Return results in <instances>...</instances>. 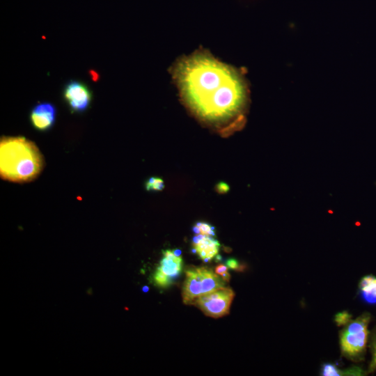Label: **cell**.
<instances>
[{"label":"cell","instance_id":"6da1fadb","mask_svg":"<svg viewBox=\"0 0 376 376\" xmlns=\"http://www.w3.org/2000/svg\"><path fill=\"white\" fill-rule=\"evenodd\" d=\"M171 75L182 102L205 124L226 133L242 121L247 86L232 66L198 50L177 60Z\"/></svg>","mask_w":376,"mask_h":376},{"label":"cell","instance_id":"7a4b0ae2","mask_svg":"<svg viewBox=\"0 0 376 376\" xmlns=\"http://www.w3.org/2000/svg\"><path fill=\"white\" fill-rule=\"evenodd\" d=\"M42 166V156L33 142L22 136L1 139L0 174L3 179L29 182L40 174Z\"/></svg>","mask_w":376,"mask_h":376},{"label":"cell","instance_id":"3957f363","mask_svg":"<svg viewBox=\"0 0 376 376\" xmlns=\"http://www.w3.org/2000/svg\"><path fill=\"white\" fill-rule=\"evenodd\" d=\"M182 285L183 302L191 305L199 297L226 286L225 281L207 267L188 266Z\"/></svg>","mask_w":376,"mask_h":376},{"label":"cell","instance_id":"277c9868","mask_svg":"<svg viewBox=\"0 0 376 376\" xmlns=\"http://www.w3.org/2000/svg\"><path fill=\"white\" fill-rule=\"evenodd\" d=\"M370 317L365 313L350 322L340 334V347L343 353L350 358L363 356L368 340V326Z\"/></svg>","mask_w":376,"mask_h":376},{"label":"cell","instance_id":"5b68a950","mask_svg":"<svg viewBox=\"0 0 376 376\" xmlns=\"http://www.w3.org/2000/svg\"><path fill=\"white\" fill-rule=\"evenodd\" d=\"M233 290L226 286L202 295L192 305L196 306L207 316L218 318L228 315L234 298Z\"/></svg>","mask_w":376,"mask_h":376},{"label":"cell","instance_id":"8992f818","mask_svg":"<svg viewBox=\"0 0 376 376\" xmlns=\"http://www.w3.org/2000/svg\"><path fill=\"white\" fill-rule=\"evenodd\" d=\"M63 96L71 111L82 112L87 109L91 104L92 92L84 82L71 80L65 85Z\"/></svg>","mask_w":376,"mask_h":376},{"label":"cell","instance_id":"52a82bcc","mask_svg":"<svg viewBox=\"0 0 376 376\" xmlns=\"http://www.w3.org/2000/svg\"><path fill=\"white\" fill-rule=\"evenodd\" d=\"M56 109L49 102H40L34 106L30 113V121L37 130L44 132L49 130L54 124Z\"/></svg>","mask_w":376,"mask_h":376},{"label":"cell","instance_id":"ba28073f","mask_svg":"<svg viewBox=\"0 0 376 376\" xmlns=\"http://www.w3.org/2000/svg\"><path fill=\"white\" fill-rule=\"evenodd\" d=\"M192 246L202 260L205 258L212 260L218 254L221 244L210 236L199 234L193 237Z\"/></svg>","mask_w":376,"mask_h":376},{"label":"cell","instance_id":"9c48e42d","mask_svg":"<svg viewBox=\"0 0 376 376\" xmlns=\"http://www.w3.org/2000/svg\"><path fill=\"white\" fill-rule=\"evenodd\" d=\"M163 258L157 269L162 272L170 279H176L182 270V259L176 256L173 250L166 249L162 251Z\"/></svg>","mask_w":376,"mask_h":376},{"label":"cell","instance_id":"30bf717a","mask_svg":"<svg viewBox=\"0 0 376 376\" xmlns=\"http://www.w3.org/2000/svg\"><path fill=\"white\" fill-rule=\"evenodd\" d=\"M359 290L362 299L370 304H376V277L368 275L363 277L359 283Z\"/></svg>","mask_w":376,"mask_h":376},{"label":"cell","instance_id":"8fae6325","mask_svg":"<svg viewBox=\"0 0 376 376\" xmlns=\"http://www.w3.org/2000/svg\"><path fill=\"white\" fill-rule=\"evenodd\" d=\"M215 228L210 224L204 221H198L192 227L194 233L202 234L207 236L215 235Z\"/></svg>","mask_w":376,"mask_h":376},{"label":"cell","instance_id":"7c38bea8","mask_svg":"<svg viewBox=\"0 0 376 376\" xmlns=\"http://www.w3.org/2000/svg\"><path fill=\"white\" fill-rule=\"evenodd\" d=\"M145 187L148 191H161L164 188V182L161 178L151 177L146 181Z\"/></svg>","mask_w":376,"mask_h":376},{"label":"cell","instance_id":"4fadbf2b","mask_svg":"<svg viewBox=\"0 0 376 376\" xmlns=\"http://www.w3.org/2000/svg\"><path fill=\"white\" fill-rule=\"evenodd\" d=\"M153 280L155 284L162 288L168 287L171 283L172 281L171 279L158 269L156 270L153 275Z\"/></svg>","mask_w":376,"mask_h":376},{"label":"cell","instance_id":"5bb4252c","mask_svg":"<svg viewBox=\"0 0 376 376\" xmlns=\"http://www.w3.org/2000/svg\"><path fill=\"white\" fill-rule=\"evenodd\" d=\"M322 375L324 376H338L345 375L336 366L331 363H325L322 368Z\"/></svg>","mask_w":376,"mask_h":376},{"label":"cell","instance_id":"9a60e30c","mask_svg":"<svg viewBox=\"0 0 376 376\" xmlns=\"http://www.w3.org/2000/svg\"><path fill=\"white\" fill-rule=\"evenodd\" d=\"M351 315L347 312L338 313L335 317V321L338 325L348 324L350 322Z\"/></svg>","mask_w":376,"mask_h":376},{"label":"cell","instance_id":"2e32d148","mask_svg":"<svg viewBox=\"0 0 376 376\" xmlns=\"http://www.w3.org/2000/svg\"><path fill=\"white\" fill-rule=\"evenodd\" d=\"M229 189L228 185L224 182H219L215 187V189L219 194H226L228 191Z\"/></svg>","mask_w":376,"mask_h":376},{"label":"cell","instance_id":"e0dca14e","mask_svg":"<svg viewBox=\"0 0 376 376\" xmlns=\"http://www.w3.org/2000/svg\"><path fill=\"white\" fill-rule=\"evenodd\" d=\"M225 263L228 268L234 269L235 271L240 265L238 261L235 258H229L226 260Z\"/></svg>","mask_w":376,"mask_h":376},{"label":"cell","instance_id":"ac0fdd59","mask_svg":"<svg viewBox=\"0 0 376 376\" xmlns=\"http://www.w3.org/2000/svg\"><path fill=\"white\" fill-rule=\"evenodd\" d=\"M228 269V267L226 265L219 264L215 267L214 272L216 274L221 275L224 272H227Z\"/></svg>","mask_w":376,"mask_h":376},{"label":"cell","instance_id":"d6986e66","mask_svg":"<svg viewBox=\"0 0 376 376\" xmlns=\"http://www.w3.org/2000/svg\"><path fill=\"white\" fill-rule=\"evenodd\" d=\"M370 370H373L376 368V342L374 345L373 357L370 365Z\"/></svg>","mask_w":376,"mask_h":376},{"label":"cell","instance_id":"ffe728a7","mask_svg":"<svg viewBox=\"0 0 376 376\" xmlns=\"http://www.w3.org/2000/svg\"><path fill=\"white\" fill-rule=\"evenodd\" d=\"M221 277L225 282H228L230 279V275L228 272H225L221 274Z\"/></svg>","mask_w":376,"mask_h":376},{"label":"cell","instance_id":"44dd1931","mask_svg":"<svg viewBox=\"0 0 376 376\" xmlns=\"http://www.w3.org/2000/svg\"><path fill=\"white\" fill-rule=\"evenodd\" d=\"M246 266L244 264H240L238 268L237 269V272H243L246 269Z\"/></svg>","mask_w":376,"mask_h":376},{"label":"cell","instance_id":"7402d4cb","mask_svg":"<svg viewBox=\"0 0 376 376\" xmlns=\"http://www.w3.org/2000/svg\"><path fill=\"white\" fill-rule=\"evenodd\" d=\"M173 251L176 256H181L182 255V251L180 249H173Z\"/></svg>","mask_w":376,"mask_h":376},{"label":"cell","instance_id":"603a6c76","mask_svg":"<svg viewBox=\"0 0 376 376\" xmlns=\"http://www.w3.org/2000/svg\"><path fill=\"white\" fill-rule=\"evenodd\" d=\"M215 260H216L217 262H219V261H220L221 260V257L219 255L217 254L215 256Z\"/></svg>","mask_w":376,"mask_h":376},{"label":"cell","instance_id":"cb8c5ba5","mask_svg":"<svg viewBox=\"0 0 376 376\" xmlns=\"http://www.w3.org/2000/svg\"><path fill=\"white\" fill-rule=\"evenodd\" d=\"M142 290L145 292H147L149 290V288L148 286H143L142 288Z\"/></svg>","mask_w":376,"mask_h":376}]
</instances>
